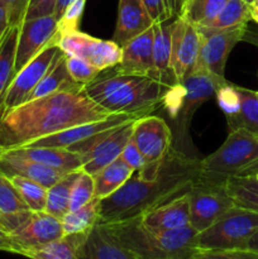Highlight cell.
<instances>
[{
  "label": "cell",
  "mask_w": 258,
  "mask_h": 259,
  "mask_svg": "<svg viewBox=\"0 0 258 259\" xmlns=\"http://www.w3.org/2000/svg\"><path fill=\"white\" fill-rule=\"evenodd\" d=\"M0 252L14 253V244L10 233L0 223Z\"/></svg>",
  "instance_id": "obj_46"
},
{
  "label": "cell",
  "mask_w": 258,
  "mask_h": 259,
  "mask_svg": "<svg viewBox=\"0 0 258 259\" xmlns=\"http://www.w3.org/2000/svg\"><path fill=\"white\" fill-rule=\"evenodd\" d=\"M19 27H10L3 42L0 43V113L4 96L14 77L15 50Z\"/></svg>",
  "instance_id": "obj_33"
},
{
  "label": "cell",
  "mask_w": 258,
  "mask_h": 259,
  "mask_svg": "<svg viewBox=\"0 0 258 259\" xmlns=\"http://www.w3.org/2000/svg\"><path fill=\"white\" fill-rule=\"evenodd\" d=\"M136 120L129 121L114 129H109L94 137L93 139L73 146L68 151L80 154L82 158V171L95 176L104 167L120 157L123 149L131 141L133 124Z\"/></svg>",
  "instance_id": "obj_8"
},
{
  "label": "cell",
  "mask_w": 258,
  "mask_h": 259,
  "mask_svg": "<svg viewBox=\"0 0 258 259\" xmlns=\"http://www.w3.org/2000/svg\"><path fill=\"white\" fill-rule=\"evenodd\" d=\"M10 29L9 19H8V14L5 12L4 7L0 4V43L3 42L4 37L7 35L8 30Z\"/></svg>",
  "instance_id": "obj_47"
},
{
  "label": "cell",
  "mask_w": 258,
  "mask_h": 259,
  "mask_svg": "<svg viewBox=\"0 0 258 259\" xmlns=\"http://www.w3.org/2000/svg\"><path fill=\"white\" fill-rule=\"evenodd\" d=\"M224 189L235 206L258 212V179L254 176L233 177L225 182Z\"/></svg>",
  "instance_id": "obj_32"
},
{
  "label": "cell",
  "mask_w": 258,
  "mask_h": 259,
  "mask_svg": "<svg viewBox=\"0 0 258 259\" xmlns=\"http://www.w3.org/2000/svg\"><path fill=\"white\" fill-rule=\"evenodd\" d=\"M249 20H252L249 3L245 0H229L211 22H209L204 27L197 28H204L207 30H220L248 25Z\"/></svg>",
  "instance_id": "obj_31"
},
{
  "label": "cell",
  "mask_w": 258,
  "mask_h": 259,
  "mask_svg": "<svg viewBox=\"0 0 258 259\" xmlns=\"http://www.w3.org/2000/svg\"><path fill=\"white\" fill-rule=\"evenodd\" d=\"M56 2L57 0H29L23 22L28 19H34V18L53 15Z\"/></svg>",
  "instance_id": "obj_44"
},
{
  "label": "cell",
  "mask_w": 258,
  "mask_h": 259,
  "mask_svg": "<svg viewBox=\"0 0 258 259\" xmlns=\"http://www.w3.org/2000/svg\"><path fill=\"white\" fill-rule=\"evenodd\" d=\"M95 197V180L93 175L81 169L73 184L70 199V211L77 210Z\"/></svg>",
  "instance_id": "obj_38"
},
{
  "label": "cell",
  "mask_w": 258,
  "mask_h": 259,
  "mask_svg": "<svg viewBox=\"0 0 258 259\" xmlns=\"http://www.w3.org/2000/svg\"><path fill=\"white\" fill-rule=\"evenodd\" d=\"M239 98V109L233 118L227 119L229 131L244 129L258 136V91L235 85Z\"/></svg>",
  "instance_id": "obj_26"
},
{
  "label": "cell",
  "mask_w": 258,
  "mask_h": 259,
  "mask_svg": "<svg viewBox=\"0 0 258 259\" xmlns=\"http://www.w3.org/2000/svg\"><path fill=\"white\" fill-rule=\"evenodd\" d=\"M29 210L19 191L12 180L0 171V214H14V212Z\"/></svg>",
  "instance_id": "obj_36"
},
{
  "label": "cell",
  "mask_w": 258,
  "mask_h": 259,
  "mask_svg": "<svg viewBox=\"0 0 258 259\" xmlns=\"http://www.w3.org/2000/svg\"><path fill=\"white\" fill-rule=\"evenodd\" d=\"M142 223L154 230H176L190 225V205L187 194L171 200L143 214Z\"/></svg>",
  "instance_id": "obj_21"
},
{
  "label": "cell",
  "mask_w": 258,
  "mask_h": 259,
  "mask_svg": "<svg viewBox=\"0 0 258 259\" xmlns=\"http://www.w3.org/2000/svg\"><path fill=\"white\" fill-rule=\"evenodd\" d=\"M245 2H248L250 4V3H252V0H245Z\"/></svg>",
  "instance_id": "obj_54"
},
{
  "label": "cell",
  "mask_w": 258,
  "mask_h": 259,
  "mask_svg": "<svg viewBox=\"0 0 258 259\" xmlns=\"http://www.w3.org/2000/svg\"><path fill=\"white\" fill-rule=\"evenodd\" d=\"M153 25L121 46V60L116 66L126 73L149 75L153 77Z\"/></svg>",
  "instance_id": "obj_18"
},
{
  "label": "cell",
  "mask_w": 258,
  "mask_h": 259,
  "mask_svg": "<svg viewBox=\"0 0 258 259\" xmlns=\"http://www.w3.org/2000/svg\"><path fill=\"white\" fill-rule=\"evenodd\" d=\"M131 139L146 157L147 163L161 162L174 148L172 129L159 116L146 115L137 119Z\"/></svg>",
  "instance_id": "obj_15"
},
{
  "label": "cell",
  "mask_w": 258,
  "mask_h": 259,
  "mask_svg": "<svg viewBox=\"0 0 258 259\" xmlns=\"http://www.w3.org/2000/svg\"><path fill=\"white\" fill-rule=\"evenodd\" d=\"M199 158L172 148L162 159L161 168L153 179L138 175L110 196L100 200V224L124 222L187 194L199 180Z\"/></svg>",
  "instance_id": "obj_2"
},
{
  "label": "cell",
  "mask_w": 258,
  "mask_h": 259,
  "mask_svg": "<svg viewBox=\"0 0 258 259\" xmlns=\"http://www.w3.org/2000/svg\"><path fill=\"white\" fill-rule=\"evenodd\" d=\"M257 172L258 136L244 129L229 131L224 143L199 162V180L212 185L224 186L229 179Z\"/></svg>",
  "instance_id": "obj_5"
},
{
  "label": "cell",
  "mask_w": 258,
  "mask_h": 259,
  "mask_svg": "<svg viewBox=\"0 0 258 259\" xmlns=\"http://www.w3.org/2000/svg\"><path fill=\"white\" fill-rule=\"evenodd\" d=\"M191 259H258V254L248 249L199 250Z\"/></svg>",
  "instance_id": "obj_42"
},
{
  "label": "cell",
  "mask_w": 258,
  "mask_h": 259,
  "mask_svg": "<svg viewBox=\"0 0 258 259\" xmlns=\"http://www.w3.org/2000/svg\"><path fill=\"white\" fill-rule=\"evenodd\" d=\"M153 24L142 0H119L115 32L111 40L121 47Z\"/></svg>",
  "instance_id": "obj_19"
},
{
  "label": "cell",
  "mask_w": 258,
  "mask_h": 259,
  "mask_svg": "<svg viewBox=\"0 0 258 259\" xmlns=\"http://www.w3.org/2000/svg\"><path fill=\"white\" fill-rule=\"evenodd\" d=\"M80 172L81 169L68 172L48 189L45 210L46 212L53 215L57 219H62L70 211L71 192H72L73 184H75Z\"/></svg>",
  "instance_id": "obj_28"
},
{
  "label": "cell",
  "mask_w": 258,
  "mask_h": 259,
  "mask_svg": "<svg viewBox=\"0 0 258 259\" xmlns=\"http://www.w3.org/2000/svg\"><path fill=\"white\" fill-rule=\"evenodd\" d=\"M134 171L119 157L94 176L95 197L103 200L118 191L133 176Z\"/></svg>",
  "instance_id": "obj_27"
},
{
  "label": "cell",
  "mask_w": 258,
  "mask_h": 259,
  "mask_svg": "<svg viewBox=\"0 0 258 259\" xmlns=\"http://www.w3.org/2000/svg\"><path fill=\"white\" fill-rule=\"evenodd\" d=\"M190 205V225L202 232L214 224L225 211L235 206L223 185H212L197 180L187 192Z\"/></svg>",
  "instance_id": "obj_10"
},
{
  "label": "cell",
  "mask_w": 258,
  "mask_h": 259,
  "mask_svg": "<svg viewBox=\"0 0 258 259\" xmlns=\"http://www.w3.org/2000/svg\"><path fill=\"white\" fill-rule=\"evenodd\" d=\"M250 19L258 24V8L250 7Z\"/></svg>",
  "instance_id": "obj_51"
},
{
  "label": "cell",
  "mask_w": 258,
  "mask_h": 259,
  "mask_svg": "<svg viewBox=\"0 0 258 259\" xmlns=\"http://www.w3.org/2000/svg\"><path fill=\"white\" fill-rule=\"evenodd\" d=\"M101 225L137 259H191L199 252L196 247L199 232L191 225L163 232L146 227L139 217Z\"/></svg>",
  "instance_id": "obj_4"
},
{
  "label": "cell",
  "mask_w": 258,
  "mask_h": 259,
  "mask_svg": "<svg viewBox=\"0 0 258 259\" xmlns=\"http://www.w3.org/2000/svg\"><path fill=\"white\" fill-rule=\"evenodd\" d=\"M254 177H255V179H258V172H257V174L254 175Z\"/></svg>",
  "instance_id": "obj_53"
},
{
  "label": "cell",
  "mask_w": 258,
  "mask_h": 259,
  "mask_svg": "<svg viewBox=\"0 0 258 259\" xmlns=\"http://www.w3.org/2000/svg\"><path fill=\"white\" fill-rule=\"evenodd\" d=\"M60 52L61 48L58 46V40H55L51 45H48L45 50L40 51L32 61H29L14 76L9 88H8L4 100H3L0 115L27 101L28 96L34 90L35 86L39 83V81L45 77V75L50 70L51 65L55 61L56 56Z\"/></svg>",
  "instance_id": "obj_12"
},
{
  "label": "cell",
  "mask_w": 258,
  "mask_h": 259,
  "mask_svg": "<svg viewBox=\"0 0 258 259\" xmlns=\"http://www.w3.org/2000/svg\"><path fill=\"white\" fill-rule=\"evenodd\" d=\"M60 39L58 20L55 15L34 18L22 22L18 30L14 76L48 45ZM14 78V77H13Z\"/></svg>",
  "instance_id": "obj_13"
},
{
  "label": "cell",
  "mask_w": 258,
  "mask_h": 259,
  "mask_svg": "<svg viewBox=\"0 0 258 259\" xmlns=\"http://www.w3.org/2000/svg\"><path fill=\"white\" fill-rule=\"evenodd\" d=\"M73 0H57L56 2V8H55V18L57 20H60V18L62 17V14L65 13V10L67 9L68 5L72 3Z\"/></svg>",
  "instance_id": "obj_49"
},
{
  "label": "cell",
  "mask_w": 258,
  "mask_h": 259,
  "mask_svg": "<svg viewBox=\"0 0 258 259\" xmlns=\"http://www.w3.org/2000/svg\"><path fill=\"white\" fill-rule=\"evenodd\" d=\"M77 259H137L136 255L116 242L101 224L95 225L86 235Z\"/></svg>",
  "instance_id": "obj_22"
},
{
  "label": "cell",
  "mask_w": 258,
  "mask_h": 259,
  "mask_svg": "<svg viewBox=\"0 0 258 259\" xmlns=\"http://www.w3.org/2000/svg\"><path fill=\"white\" fill-rule=\"evenodd\" d=\"M258 229V212L233 206L214 224L197 233L199 250L245 249L249 238Z\"/></svg>",
  "instance_id": "obj_7"
},
{
  "label": "cell",
  "mask_w": 258,
  "mask_h": 259,
  "mask_svg": "<svg viewBox=\"0 0 258 259\" xmlns=\"http://www.w3.org/2000/svg\"><path fill=\"white\" fill-rule=\"evenodd\" d=\"M154 24L169 22L181 15L185 0H142Z\"/></svg>",
  "instance_id": "obj_37"
},
{
  "label": "cell",
  "mask_w": 258,
  "mask_h": 259,
  "mask_svg": "<svg viewBox=\"0 0 258 259\" xmlns=\"http://www.w3.org/2000/svg\"><path fill=\"white\" fill-rule=\"evenodd\" d=\"M250 7L258 8V0H252V3H250Z\"/></svg>",
  "instance_id": "obj_52"
},
{
  "label": "cell",
  "mask_w": 258,
  "mask_h": 259,
  "mask_svg": "<svg viewBox=\"0 0 258 259\" xmlns=\"http://www.w3.org/2000/svg\"><path fill=\"white\" fill-rule=\"evenodd\" d=\"M77 88H82V85H78L71 78L67 71V66H66V56L63 51L61 50V52L56 56L55 61L51 65L50 70L46 73L45 77L39 81V83L35 86L34 90L28 96L27 101L43 98V96L51 95V94L61 90Z\"/></svg>",
  "instance_id": "obj_25"
},
{
  "label": "cell",
  "mask_w": 258,
  "mask_h": 259,
  "mask_svg": "<svg viewBox=\"0 0 258 259\" xmlns=\"http://www.w3.org/2000/svg\"><path fill=\"white\" fill-rule=\"evenodd\" d=\"M58 46L70 56H76L98 68L105 71L120 63L121 47L114 40H104L80 30L60 34Z\"/></svg>",
  "instance_id": "obj_11"
},
{
  "label": "cell",
  "mask_w": 258,
  "mask_h": 259,
  "mask_svg": "<svg viewBox=\"0 0 258 259\" xmlns=\"http://www.w3.org/2000/svg\"><path fill=\"white\" fill-rule=\"evenodd\" d=\"M83 90L109 113L146 116L162 105L171 88L149 75L121 72L115 66L101 71Z\"/></svg>",
  "instance_id": "obj_3"
},
{
  "label": "cell",
  "mask_w": 258,
  "mask_h": 259,
  "mask_svg": "<svg viewBox=\"0 0 258 259\" xmlns=\"http://www.w3.org/2000/svg\"><path fill=\"white\" fill-rule=\"evenodd\" d=\"M229 0H185L180 17L195 27L211 22Z\"/></svg>",
  "instance_id": "obj_34"
},
{
  "label": "cell",
  "mask_w": 258,
  "mask_h": 259,
  "mask_svg": "<svg viewBox=\"0 0 258 259\" xmlns=\"http://www.w3.org/2000/svg\"><path fill=\"white\" fill-rule=\"evenodd\" d=\"M14 254L27 257L30 252L65 235L61 219L46 211L32 212L29 219L12 234Z\"/></svg>",
  "instance_id": "obj_14"
},
{
  "label": "cell",
  "mask_w": 258,
  "mask_h": 259,
  "mask_svg": "<svg viewBox=\"0 0 258 259\" xmlns=\"http://www.w3.org/2000/svg\"><path fill=\"white\" fill-rule=\"evenodd\" d=\"M200 51V33L181 17L174 20L171 65L177 82L181 83L195 71Z\"/></svg>",
  "instance_id": "obj_17"
},
{
  "label": "cell",
  "mask_w": 258,
  "mask_h": 259,
  "mask_svg": "<svg viewBox=\"0 0 258 259\" xmlns=\"http://www.w3.org/2000/svg\"><path fill=\"white\" fill-rule=\"evenodd\" d=\"M120 158L123 159L134 172L141 171V169H143L147 164L146 157H144L143 153L139 151L138 147L132 142V139L128 142L125 148L121 152Z\"/></svg>",
  "instance_id": "obj_45"
},
{
  "label": "cell",
  "mask_w": 258,
  "mask_h": 259,
  "mask_svg": "<svg viewBox=\"0 0 258 259\" xmlns=\"http://www.w3.org/2000/svg\"><path fill=\"white\" fill-rule=\"evenodd\" d=\"M247 28L248 25L220 30L197 28L200 33V51L196 68L206 71L219 81H227L225 65L228 56L238 42H242Z\"/></svg>",
  "instance_id": "obj_9"
},
{
  "label": "cell",
  "mask_w": 258,
  "mask_h": 259,
  "mask_svg": "<svg viewBox=\"0 0 258 259\" xmlns=\"http://www.w3.org/2000/svg\"><path fill=\"white\" fill-rule=\"evenodd\" d=\"M0 171L8 177L20 176L33 180L42 186L50 189L68 172L45 166L28 158L14 156L8 152L0 153Z\"/></svg>",
  "instance_id": "obj_20"
},
{
  "label": "cell",
  "mask_w": 258,
  "mask_h": 259,
  "mask_svg": "<svg viewBox=\"0 0 258 259\" xmlns=\"http://www.w3.org/2000/svg\"><path fill=\"white\" fill-rule=\"evenodd\" d=\"M17 190L19 191L20 196L23 197L27 206L29 207L30 211H45L46 202H47V187L42 186L38 182L33 180L25 179L20 176L9 177Z\"/></svg>",
  "instance_id": "obj_35"
},
{
  "label": "cell",
  "mask_w": 258,
  "mask_h": 259,
  "mask_svg": "<svg viewBox=\"0 0 258 259\" xmlns=\"http://www.w3.org/2000/svg\"><path fill=\"white\" fill-rule=\"evenodd\" d=\"M29 0H0L8 14L10 27H19L24 19Z\"/></svg>",
  "instance_id": "obj_43"
},
{
  "label": "cell",
  "mask_w": 258,
  "mask_h": 259,
  "mask_svg": "<svg viewBox=\"0 0 258 259\" xmlns=\"http://www.w3.org/2000/svg\"><path fill=\"white\" fill-rule=\"evenodd\" d=\"M65 56L68 73H70L71 78L76 83H78V85H88L91 81L95 80L99 73H100V71L96 67H94L91 63H89L88 61L82 60L80 57H76V56L66 55V53Z\"/></svg>",
  "instance_id": "obj_39"
},
{
  "label": "cell",
  "mask_w": 258,
  "mask_h": 259,
  "mask_svg": "<svg viewBox=\"0 0 258 259\" xmlns=\"http://www.w3.org/2000/svg\"><path fill=\"white\" fill-rule=\"evenodd\" d=\"M85 234L63 235L61 239L55 240L47 245L33 250L27 258L29 259H77L78 250L85 240Z\"/></svg>",
  "instance_id": "obj_30"
},
{
  "label": "cell",
  "mask_w": 258,
  "mask_h": 259,
  "mask_svg": "<svg viewBox=\"0 0 258 259\" xmlns=\"http://www.w3.org/2000/svg\"><path fill=\"white\" fill-rule=\"evenodd\" d=\"M86 0H73L62 17L58 20V33L60 34H65V33L73 32V30H78V24H80L81 17L85 10Z\"/></svg>",
  "instance_id": "obj_41"
},
{
  "label": "cell",
  "mask_w": 258,
  "mask_h": 259,
  "mask_svg": "<svg viewBox=\"0 0 258 259\" xmlns=\"http://www.w3.org/2000/svg\"><path fill=\"white\" fill-rule=\"evenodd\" d=\"M5 152L65 172L82 169V158L80 154L68 149L51 147H20Z\"/></svg>",
  "instance_id": "obj_24"
},
{
  "label": "cell",
  "mask_w": 258,
  "mask_h": 259,
  "mask_svg": "<svg viewBox=\"0 0 258 259\" xmlns=\"http://www.w3.org/2000/svg\"><path fill=\"white\" fill-rule=\"evenodd\" d=\"M224 82L201 68H195L189 77L174 86L164 96L162 104L175 124V149L189 154L187 148L191 146L190 125L192 116L205 101L215 96L219 86Z\"/></svg>",
  "instance_id": "obj_6"
},
{
  "label": "cell",
  "mask_w": 258,
  "mask_h": 259,
  "mask_svg": "<svg viewBox=\"0 0 258 259\" xmlns=\"http://www.w3.org/2000/svg\"><path fill=\"white\" fill-rule=\"evenodd\" d=\"M100 200L94 197L90 202L73 211H68L61 219L65 235L85 234L99 224L100 220Z\"/></svg>",
  "instance_id": "obj_29"
},
{
  "label": "cell",
  "mask_w": 258,
  "mask_h": 259,
  "mask_svg": "<svg viewBox=\"0 0 258 259\" xmlns=\"http://www.w3.org/2000/svg\"><path fill=\"white\" fill-rule=\"evenodd\" d=\"M83 88L25 101L0 115V152L25 147L71 126L111 115L91 100Z\"/></svg>",
  "instance_id": "obj_1"
},
{
  "label": "cell",
  "mask_w": 258,
  "mask_h": 259,
  "mask_svg": "<svg viewBox=\"0 0 258 259\" xmlns=\"http://www.w3.org/2000/svg\"><path fill=\"white\" fill-rule=\"evenodd\" d=\"M174 20L153 24V77L171 89L179 85L171 65Z\"/></svg>",
  "instance_id": "obj_23"
},
{
  "label": "cell",
  "mask_w": 258,
  "mask_h": 259,
  "mask_svg": "<svg viewBox=\"0 0 258 259\" xmlns=\"http://www.w3.org/2000/svg\"><path fill=\"white\" fill-rule=\"evenodd\" d=\"M242 42L250 43V45L258 47V29L250 30L249 28H247V29H245V32H244V34H243Z\"/></svg>",
  "instance_id": "obj_48"
},
{
  "label": "cell",
  "mask_w": 258,
  "mask_h": 259,
  "mask_svg": "<svg viewBox=\"0 0 258 259\" xmlns=\"http://www.w3.org/2000/svg\"><path fill=\"white\" fill-rule=\"evenodd\" d=\"M215 98H217L220 109L225 114V118L230 119L238 113L239 98H238V93L235 90L234 83H230L228 81L222 83L217 90Z\"/></svg>",
  "instance_id": "obj_40"
},
{
  "label": "cell",
  "mask_w": 258,
  "mask_h": 259,
  "mask_svg": "<svg viewBox=\"0 0 258 259\" xmlns=\"http://www.w3.org/2000/svg\"><path fill=\"white\" fill-rule=\"evenodd\" d=\"M245 249L250 250V252H254V253H257V254H258V229L255 230V232L253 233L252 237L249 238V240H248Z\"/></svg>",
  "instance_id": "obj_50"
},
{
  "label": "cell",
  "mask_w": 258,
  "mask_h": 259,
  "mask_svg": "<svg viewBox=\"0 0 258 259\" xmlns=\"http://www.w3.org/2000/svg\"><path fill=\"white\" fill-rule=\"evenodd\" d=\"M138 118H142V116L133 115V114H111L108 118L78 124V125L58 132V133L45 137V138L37 139L25 147H51V148L70 149L73 146L93 139L94 137L109 131V129H114Z\"/></svg>",
  "instance_id": "obj_16"
}]
</instances>
